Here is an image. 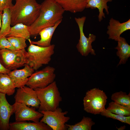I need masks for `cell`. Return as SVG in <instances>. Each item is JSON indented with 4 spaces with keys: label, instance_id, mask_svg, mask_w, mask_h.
Returning <instances> with one entry per match:
<instances>
[{
    "label": "cell",
    "instance_id": "6da1fadb",
    "mask_svg": "<svg viewBox=\"0 0 130 130\" xmlns=\"http://www.w3.org/2000/svg\"><path fill=\"white\" fill-rule=\"evenodd\" d=\"M65 10L54 0H45L41 4L39 15L28 28L31 36L36 37L43 29L52 26L62 20Z\"/></svg>",
    "mask_w": 130,
    "mask_h": 130
},
{
    "label": "cell",
    "instance_id": "7a4b0ae2",
    "mask_svg": "<svg viewBox=\"0 0 130 130\" xmlns=\"http://www.w3.org/2000/svg\"><path fill=\"white\" fill-rule=\"evenodd\" d=\"M10 9L12 26L20 23L30 26L38 17L41 4L36 0H15Z\"/></svg>",
    "mask_w": 130,
    "mask_h": 130
},
{
    "label": "cell",
    "instance_id": "3957f363",
    "mask_svg": "<svg viewBox=\"0 0 130 130\" xmlns=\"http://www.w3.org/2000/svg\"><path fill=\"white\" fill-rule=\"evenodd\" d=\"M34 90L40 102L39 111H53L59 107L62 98L55 81L44 88Z\"/></svg>",
    "mask_w": 130,
    "mask_h": 130
},
{
    "label": "cell",
    "instance_id": "277c9868",
    "mask_svg": "<svg viewBox=\"0 0 130 130\" xmlns=\"http://www.w3.org/2000/svg\"><path fill=\"white\" fill-rule=\"evenodd\" d=\"M30 44L27 51V64L34 71H37L50 62L54 53L55 45L52 44L48 46L43 47Z\"/></svg>",
    "mask_w": 130,
    "mask_h": 130
},
{
    "label": "cell",
    "instance_id": "5b68a950",
    "mask_svg": "<svg viewBox=\"0 0 130 130\" xmlns=\"http://www.w3.org/2000/svg\"><path fill=\"white\" fill-rule=\"evenodd\" d=\"M107 99L105 93L98 88L88 90L83 99L84 110L94 115L100 114L106 109Z\"/></svg>",
    "mask_w": 130,
    "mask_h": 130
},
{
    "label": "cell",
    "instance_id": "8992f818",
    "mask_svg": "<svg viewBox=\"0 0 130 130\" xmlns=\"http://www.w3.org/2000/svg\"><path fill=\"white\" fill-rule=\"evenodd\" d=\"M26 53L25 49H0V62L10 71L17 69L27 64Z\"/></svg>",
    "mask_w": 130,
    "mask_h": 130
},
{
    "label": "cell",
    "instance_id": "52a82bcc",
    "mask_svg": "<svg viewBox=\"0 0 130 130\" xmlns=\"http://www.w3.org/2000/svg\"><path fill=\"white\" fill-rule=\"evenodd\" d=\"M55 70L54 67L48 66L34 72L28 78L26 85L34 89L47 86L54 81Z\"/></svg>",
    "mask_w": 130,
    "mask_h": 130
},
{
    "label": "cell",
    "instance_id": "ba28073f",
    "mask_svg": "<svg viewBox=\"0 0 130 130\" xmlns=\"http://www.w3.org/2000/svg\"><path fill=\"white\" fill-rule=\"evenodd\" d=\"M43 116L40 121L48 125L52 130H65V124L70 119V117L65 116L67 111L63 112L59 107L53 111L42 110L40 112Z\"/></svg>",
    "mask_w": 130,
    "mask_h": 130
},
{
    "label": "cell",
    "instance_id": "9c48e42d",
    "mask_svg": "<svg viewBox=\"0 0 130 130\" xmlns=\"http://www.w3.org/2000/svg\"><path fill=\"white\" fill-rule=\"evenodd\" d=\"M86 19V17L85 16L75 18L78 26L80 32V38L76 47L78 52L83 56H86L89 53L95 55V51L93 48L91 44L95 40L96 36L90 33L87 37L83 31L84 25Z\"/></svg>",
    "mask_w": 130,
    "mask_h": 130
},
{
    "label": "cell",
    "instance_id": "30bf717a",
    "mask_svg": "<svg viewBox=\"0 0 130 130\" xmlns=\"http://www.w3.org/2000/svg\"><path fill=\"white\" fill-rule=\"evenodd\" d=\"M12 105L16 121H31L38 122L43 116L41 112L36 111L35 108H30L23 104L15 102Z\"/></svg>",
    "mask_w": 130,
    "mask_h": 130
},
{
    "label": "cell",
    "instance_id": "8fae6325",
    "mask_svg": "<svg viewBox=\"0 0 130 130\" xmlns=\"http://www.w3.org/2000/svg\"><path fill=\"white\" fill-rule=\"evenodd\" d=\"M15 102L39 108L40 102L36 91L28 86L18 88L14 97Z\"/></svg>",
    "mask_w": 130,
    "mask_h": 130
},
{
    "label": "cell",
    "instance_id": "7c38bea8",
    "mask_svg": "<svg viewBox=\"0 0 130 130\" xmlns=\"http://www.w3.org/2000/svg\"><path fill=\"white\" fill-rule=\"evenodd\" d=\"M21 69L10 71L8 75L13 80L16 88L25 86L28 78L34 72L33 68L27 64H25Z\"/></svg>",
    "mask_w": 130,
    "mask_h": 130
},
{
    "label": "cell",
    "instance_id": "4fadbf2b",
    "mask_svg": "<svg viewBox=\"0 0 130 130\" xmlns=\"http://www.w3.org/2000/svg\"><path fill=\"white\" fill-rule=\"evenodd\" d=\"M6 94L0 92V130H9V122L13 113V105L7 101Z\"/></svg>",
    "mask_w": 130,
    "mask_h": 130
},
{
    "label": "cell",
    "instance_id": "5bb4252c",
    "mask_svg": "<svg viewBox=\"0 0 130 130\" xmlns=\"http://www.w3.org/2000/svg\"><path fill=\"white\" fill-rule=\"evenodd\" d=\"M107 29V33L109 35L108 39L117 41L122 33L130 29V19L121 23L118 20L111 18Z\"/></svg>",
    "mask_w": 130,
    "mask_h": 130
},
{
    "label": "cell",
    "instance_id": "9a60e30c",
    "mask_svg": "<svg viewBox=\"0 0 130 130\" xmlns=\"http://www.w3.org/2000/svg\"><path fill=\"white\" fill-rule=\"evenodd\" d=\"M10 130H52L46 124L40 121L38 122L25 121H15L9 124Z\"/></svg>",
    "mask_w": 130,
    "mask_h": 130
},
{
    "label": "cell",
    "instance_id": "2e32d148",
    "mask_svg": "<svg viewBox=\"0 0 130 130\" xmlns=\"http://www.w3.org/2000/svg\"><path fill=\"white\" fill-rule=\"evenodd\" d=\"M62 20L59 21L53 26L46 27L43 29L39 34L40 36V39L37 41H34L29 39H28L29 43L41 47H46L50 46L53 35Z\"/></svg>",
    "mask_w": 130,
    "mask_h": 130
},
{
    "label": "cell",
    "instance_id": "e0dca14e",
    "mask_svg": "<svg viewBox=\"0 0 130 130\" xmlns=\"http://www.w3.org/2000/svg\"><path fill=\"white\" fill-rule=\"evenodd\" d=\"M65 11L75 13L83 11L86 8L88 0H54Z\"/></svg>",
    "mask_w": 130,
    "mask_h": 130
},
{
    "label": "cell",
    "instance_id": "ac0fdd59",
    "mask_svg": "<svg viewBox=\"0 0 130 130\" xmlns=\"http://www.w3.org/2000/svg\"><path fill=\"white\" fill-rule=\"evenodd\" d=\"M117 41V45L115 48L117 50L116 54L120 59L118 66L125 64L130 56V46L124 38L120 37Z\"/></svg>",
    "mask_w": 130,
    "mask_h": 130
},
{
    "label": "cell",
    "instance_id": "d6986e66",
    "mask_svg": "<svg viewBox=\"0 0 130 130\" xmlns=\"http://www.w3.org/2000/svg\"><path fill=\"white\" fill-rule=\"evenodd\" d=\"M112 0H88L86 8H90L91 9L97 8L99 11L98 16L99 21L101 22L103 18H105V14L103 12L104 9L107 14H109V6L107 5L108 2H111Z\"/></svg>",
    "mask_w": 130,
    "mask_h": 130
},
{
    "label": "cell",
    "instance_id": "ffe728a7",
    "mask_svg": "<svg viewBox=\"0 0 130 130\" xmlns=\"http://www.w3.org/2000/svg\"><path fill=\"white\" fill-rule=\"evenodd\" d=\"M16 88L12 80L8 74L0 73V92L8 96L12 95Z\"/></svg>",
    "mask_w": 130,
    "mask_h": 130
},
{
    "label": "cell",
    "instance_id": "44dd1931",
    "mask_svg": "<svg viewBox=\"0 0 130 130\" xmlns=\"http://www.w3.org/2000/svg\"><path fill=\"white\" fill-rule=\"evenodd\" d=\"M31 36L28 26L22 23L17 24L11 27L10 31L6 37H22L28 40Z\"/></svg>",
    "mask_w": 130,
    "mask_h": 130
},
{
    "label": "cell",
    "instance_id": "7402d4cb",
    "mask_svg": "<svg viewBox=\"0 0 130 130\" xmlns=\"http://www.w3.org/2000/svg\"><path fill=\"white\" fill-rule=\"evenodd\" d=\"M11 17L10 9L6 8L3 11L2 23L0 30V38L6 37L9 33L11 27Z\"/></svg>",
    "mask_w": 130,
    "mask_h": 130
},
{
    "label": "cell",
    "instance_id": "603a6c76",
    "mask_svg": "<svg viewBox=\"0 0 130 130\" xmlns=\"http://www.w3.org/2000/svg\"><path fill=\"white\" fill-rule=\"evenodd\" d=\"M95 124L91 118L84 116L80 121L74 125H65L68 130H91Z\"/></svg>",
    "mask_w": 130,
    "mask_h": 130
},
{
    "label": "cell",
    "instance_id": "cb8c5ba5",
    "mask_svg": "<svg viewBox=\"0 0 130 130\" xmlns=\"http://www.w3.org/2000/svg\"><path fill=\"white\" fill-rule=\"evenodd\" d=\"M106 109L113 113L126 116H130V108L114 101L110 103Z\"/></svg>",
    "mask_w": 130,
    "mask_h": 130
},
{
    "label": "cell",
    "instance_id": "d4e9b609",
    "mask_svg": "<svg viewBox=\"0 0 130 130\" xmlns=\"http://www.w3.org/2000/svg\"><path fill=\"white\" fill-rule=\"evenodd\" d=\"M112 100L120 104L130 108V93L120 91L113 94L111 97Z\"/></svg>",
    "mask_w": 130,
    "mask_h": 130
},
{
    "label": "cell",
    "instance_id": "484cf974",
    "mask_svg": "<svg viewBox=\"0 0 130 130\" xmlns=\"http://www.w3.org/2000/svg\"><path fill=\"white\" fill-rule=\"evenodd\" d=\"M15 49H25L27 45L26 43V39L20 37H6Z\"/></svg>",
    "mask_w": 130,
    "mask_h": 130
},
{
    "label": "cell",
    "instance_id": "4316f807",
    "mask_svg": "<svg viewBox=\"0 0 130 130\" xmlns=\"http://www.w3.org/2000/svg\"><path fill=\"white\" fill-rule=\"evenodd\" d=\"M102 116L118 120L121 122L130 124V116H124L111 113L105 109L100 114Z\"/></svg>",
    "mask_w": 130,
    "mask_h": 130
},
{
    "label": "cell",
    "instance_id": "83f0119b",
    "mask_svg": "<svg viewBox=\"0 0 130 130\" xmlns=\"http://www.w3.org/2000/svg\"><path fill=\"white\" fill-rule=\"evenodd\" d=\"M15 49L10 42L4 37L0 38V49Z\"/></svg>",
    "mask_w": 130,
    "mask_h": 130
},
{
    "label": "cell",
    "instance_id": "f1b7e54d",
    "mask_svg": "<svg viewBox=\"0 0 130 130\" xmlns=\"http://www.w3.org/2000/svg\"><path fill=\"white\" fill-rule=\"evenodd\" d=\"M13 0H0V11H3L6 8H11L13 5Z\"/></svg>",
    "mask_w": 130,
    "mask_h": 130
},
{
    "label": "cell",
    "instance_id": "f546056e",
    "mask_svg": "<svg viewBox=\"0 0 130 130\" xmlns=\"http://www.w3.org/2000/svg\"><path fill=\"white\" fill-rule=\"evenodd\" d=\"M10 71L5 68L0 62V73L8 74Z\"/></svg>",
    "mask_w": 130,
    "mask_h": 130
},
{
    "label": "cell",
    "instance_id": "4dcf8cb0",
    "mask_svg": "<svg viewBox=\"0 0 130 130\" xmlns=\"http://www.w3.org/2000/svg\"><path fill=\"white\" fill-rule=\"evenodd\" d=\"M3 14V11H0V30L2 23V18Z\"/></svg>",
    "mask_w": 130,
    "mask_h": 130
}]
</instances>
